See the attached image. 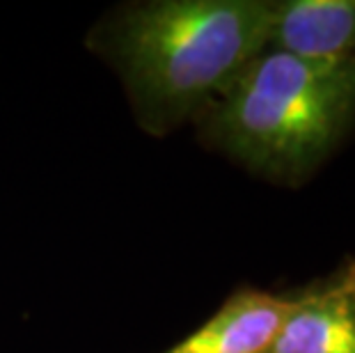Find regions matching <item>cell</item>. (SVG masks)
I'll return each instance as SVG.
<instances>
[{
	"label": "cell",
	"mask_w": 355,
	"mask_h": 353,
	"mask_svg": "<svg viewBox=\"0 0 355 353\" xmlns=\"http://www.w3.org/2000/svg\"><path fill=\"white\" fill-rule=\"evenodd\" d=\"M293 305V294L243 289L214 317L163 353H268Z\"/></svg>",
	"instance_id": "277c9868"
},
{
	"label": "cell",
	"mask_w": 355,
	"mask_h": 353,
	"mask_svg": "<svg viewBox=\"0 0 355 353\" xmlns=\"http://www.w3.org/2000/svg\"><path fill=\"white\" fill-rule=\"evenodd\" d=\"M207 110L218 149L254 175L298 184L355 122V58L312 62L266 49Z\"/></svg>",
	"instance_id": "7a4b0ae2"
},
{
	"label": "cell",
	"mask_w": 355,
	"mask_h": 353,
	"mask_svg": "<svg viewBox=\"0 0 355 353\" xmlns=\"http://www.w3.org/2000/svg\"><path fill=\"white\" fill-rule=\"evenodd\" d=\"M270 21V0H154L119 10L94 44L142 126L165 133L209 108L268 49Z\"/></svg>",
	"instance_id": "6da1fadb"
},
{
	"label": "cell",
	"mask_w": 355,
	"mask_h": 353,
	"mask_svg": "<svg viewBox=\"0 0 355 353\" xmlns=\"http://www.w3.org/2000/svg\"><path fill=\"white\" fill-rule=\"evenodd\" d=\"M268 49L312 62L355 58V0L273 3Z\"/></svg>",
	"instance_id": "5b68a950"
},
{
	"label": "cell",
	"mask_w": 355,
	"mask_h": 353,
	"mask_svg": "<svg viewBox=\"0 0 355 353\" xmlns=\"http://www.w3.org/2000/svg\"><path fill=\"white\" fill-rule=\"evenodd\" d=\"M268 353H355V261L293 294Z\"/></svg>",
	"instance_id": "3957f363"
}]
</instances>
